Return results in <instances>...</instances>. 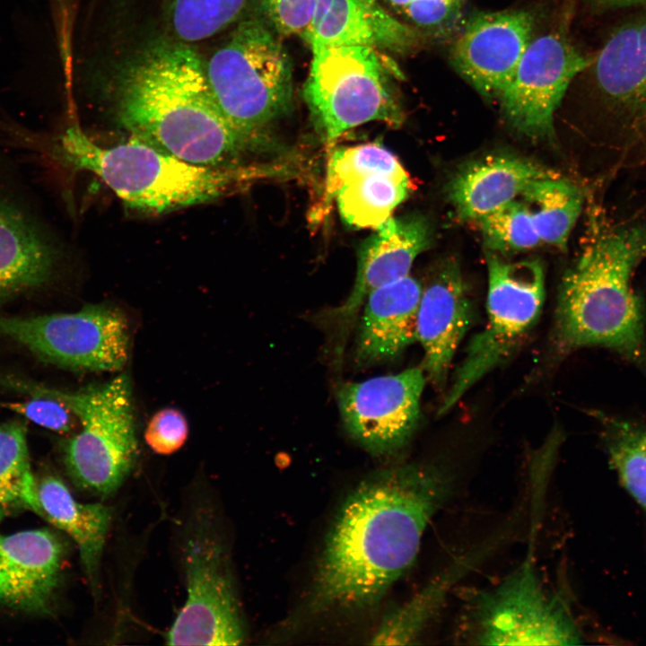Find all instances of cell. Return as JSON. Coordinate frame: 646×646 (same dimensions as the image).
<instances>
[{
    "label": "cell",
    "mask_w": 646,
    "mask_h": 646,
    "mask_svg": "<svg viewBox=\"0 0 646 646\" xmlns=\"http://www.w3.org/2000/svg\"><path fill=\"white\" fill-rule=\"evenodd\" d=\"M451 484L445 471L424 464L389 467L362 480L328 530L309 609L358 611L377 605L414 563Z\"/></svg>",
    "instance_id": "obj_1"
},
{
    "label": "cell",
    "mask_w": 646,
    "mask_h": 646,
    "mask_svg": "<svg viewBox=\"0 0 646 646\" xmlns=\"http://www.w3.org/2000/svg\"><path fill=\"white\" fill-rule=\"evenodd\" d=\"M117 113L131 137L190 163L235 167L250 145L221 113L205 63L183 41L147 44L122 67Z\"/></svg>",
    "instance_id": "obj_2"
},
{
    "label": "cell",
    "mask_w": 646,
    "mask_h": 646,
    "mask_svg": "<svg viewBox=\"0 0 646 646\" xmlns=\"http://www.w3.org/2000/svg\"><path fill=\"white\" fill-rule=\"evenodd\" d=\"M590 223L582 251L560 284L555 345L561 353L601 346L645 365L644 311L632 276L646 257V220L611 224L595 216Z\"/></svg>",
    "instance_id": "obj_3"
},
{
    "label": "cell",
    "mask_w": 646,
    "mask_h": 646,
    "mask_svg": "<svg viewBox=\"0 0 646 646\" xmlns=\"http://www.w3.org/2000/svg\"><path fill=\"white\" fill-rule=\"evenodd\" d=\"M53 153L65 165L95 174L127 206L149 214L215 201L250 172L240 166L190 163L135 137L103 147L77 123L57 136Z\"/></svg>",
    "instance_id": "obj_4"
},
{
    "label": "cell",
    "mask_w": 646,
    "mask_h": 646,
    "mask_svg": "<svg viewBox=\"0 0 646 646\" xmlns=\"http://www.w3.org/2000/svg\"><path fill=\"white\" fill-rule=\"evenodd\" d=\"M213 97L226 121L250 146L292 102L290 58L261 20L241 22L205 63Z\"/></svg>",
    "instance_id": "obj_5"
},
{
    "label": "cell",
    "mask_w": 646,
    "mask_h": 646,
    "mask_svg": "<svg viewBox=\"0 0 646 646\" xmlns=\"http://www.w3.org/2000/svg\"><path fill=\"white\" fill-rule=\"evenodd\" d=\"M40 389L65 404L81 423V431L63 445L65 469L74 484L103 498L115 493L137 455L128 374L76 392Z\"/></svg>",
    "instance_id": "obj_6"
},
{
    "label": "cell",
    "mask_w": 646,
    "mask_h": 646,
    "mask_svg": "<svg viewBox=\"0 0 646 646\" xmlns=\"http://www.w3.org/2000/svg\"><path fill=\"white\" fill-rule=\"evenodd\" d=\"M375 48L340 46L313 52L303 98L316 128L331 141L370 121L398 127L403 112L390 70Z\"/></svg>",
    "instance_id": "obj_7"
},
{
    "label": "cell",
    "mask_w": 646,
    "mask_h": 646,
    "mask_svg": "<svg viewBox=\"0 0 646 646\" xmlns=\"http://www.w3.org/2000/svg\"><path fill=\"white\" fill-rule=\"evenodd\" d=\"M487 322L470 340L438 408L446 414L484 376L505 362L537 322L545 300L543 266L489 254Z\"/></svg>",
    "instance_id": "obj_8"
},
{
    "label": "cell",
    "mask_w": 646,
    "mask_h": 646,
    "mask_svg": "<svg viewBox=\"0 0 646 646\" xmlns=\"http://www.w3.org/2000/svg\"><path fill=\"white\" fill-rule=\"evenodd\" d=\"M228 555L208 516L192 523L183 548L187 600L166 634L170 645H238L244 621Z\"/></svg>",
    "instance_id": "obj_9"
},
{
    "label": "cell",
    "mask_w": 646,
    "mask_h": 646,
    "mask_svg": "<svg viewBox=\"0 0 646 646\" xmlns=\"http://www.w3.org/2000/svg\"><path fill=\"white\" fill-rule=\"evenodd\" d=\"M0 335L43 361L73 370L118 371L129 356L127 319L108 305L34 317L0 315Z\"/></svg>",
    "instance_id": "obj_10"
},
{
    "label": "cell",
    "mask_w": 646,
    "mask_h": 646,
    "mask_svg": "<svg viewBox=\"0 0 646 646\" xmlns=\"http://www.w3.org/2000/svg\"><path fill=\"white\" fill-rule=\"evenodd\" d=\"M471 638L482 645H575L581 633L569 611L549 596L531 557L495 588L477 596Z\"/></svg>",
    "instance_id": "obj_11"
},
{
    "label": "cell",
    "mask_w": 646,
    "mask_h": 646,
    "mask_svg": "<svg viewBox=\"0 0 646 646\" xmlns=\"http://www.w3.org/2000/svg\"><path fill=\"white\" fill-rule=\"evenodd\" d=\"M592 62L559 32L532 39L498 99L504 117L528 136H552L554 114L568 86Z\"/></svg>",
    "instance_id": "obj_12"
},
{
    "label": "cell",
    "mask_w": 646,
    "mask_h": 646,
    "mask_svg": "<svg viewBox=\"0 0 646 646\" xmlns=\"http://www.w3.org/2000/svg\"><path fill=\"white\" fill-rule=\"evenodd\" d=\"M424 384L422 367L344 383L337 403L347 432L375 456L401 450L417 427Z\"/></svg>",
    "instance_id": "obj_13"
},
{
    "label": "cell",
    "mask_w": 646,
    "mask_h": 646,
    "mask_svg": "<svg viewBox=\"0 0 646 646\" xmlns=\"http://www.w3.org/2000/svg\"><path fill=\"white\" fill-rule=\"evenodd\" d=\"M409 177L388 149L371 143L336 149L330 155L326 196L355 228L379 227L409 194Z\"/></svg>",
    "instance_id": "obj_14"
},
{
    "label": "cell",
    "mask_w": 646,
    "mask_h": 646,
    "mask_svg": "<svg viewBox=\"0 0 646 646\" xmlns=\"http://www.w3.org/2000/svg\"><path fill=\"white\" fill-rule=\"evenodd\" d=\"M59 249L29 188L0 160V298L38 288L52 276Z\"/></svg>",
    "instance_id": "obj_15"
},
{
    "label": "cell",
    "mask_w": 646,
    "mask_h": 646,
    "mask_svg": "<svg viewBox=\"0 0 646 646\" xmlns=\"http://www.w3.org/2000/svg\"><path fill=\"white\" fill-rule=\"evenodd\" d=\"M532 14L524 10L481 12L472 15L455 40V70L481 95L499 99L530 43Z\"/></svg>",
    "instance_id": "obj_16"
},
{
    "label": "cell",
    "mask_w": 646,
    "mask_h": 646,
    "mask_svg": "<svg viewBox=\"0 0 646 646\" xmlns=\"http://www.w3.org/2000/svg\"><path fill=\"white\" fill-rule=\"evenodd\" d=\"M591 66L622 139L646 141V6L611 31Z\"/></svg>",
    "instance_id": "obj_17"
},
{
    "label": "cell",
    "mask_w": 646,
    "mask_h": 646,
    "mask_svg": "<svg viewBox=\"0 0 646 646\" xmlns=\"http://www.w3.org/2000/svg\"><path fill=\"white\" fill-rule=\"evenodd\" d=\"M65 555L63 540L48 528L0 533V604L27 613L49 612Z\"/></svg>",
    "instance_id": "obj_18"
},
{
    "label": "cell",
    "mask_w": 646,
    "mask_h": 646,
    "mask_svg": "<svg viewBox=\"0 0 646 646\" xmlns=\"http://www.w3.org/2000/svg\"><path fill=\"white\" fill-rule=\"evenodd\" d=\"M472 319L459 267L445 262L423 288L416 317V341L423 350V370L432 383L447 381L457 348Z\"/></svg>",
    "instance_id": "obj_19"
},
{
    "label": "cell",
    "mask_w": 646,
    "mask_h": 646,
    "mask_svg": "<svg viewBox=\"0 0 646 646\" xmlns=\"http://www.w3.org/2000/svg\"><path fill=\"white\" fill-rule=\"evenodd\" d=\"M428 223L419 215L388 217L359 249L352 292L336 310L345 328L375 289L408 275L416 257L430 244Z\"/></svg>",
    "instance_id": "obj_20"
},
{
    "label": "cell",
    "mask_w": 646,
    "mask_h": 646,
    "mask_svg": "<svg viewBox=\"0 0 646 646\" xmlns=\"http://www.w3.org/2000/svg\"><path fill=\"white\" fill-rule=\"evenodd\" d=\"M312 52L340 46H366L403 53L415 48L419 34L398 22L379 0H318L312 20L301 35Z\"/></svg>",
    "instance_id": "obj_21"
},
{
    "label": "cell",
    "mask_w": 646,
    "mask_h": 646,
    "mask_svg": "<svg viewBox=\"0 0 646 646\" xmlns=\"http://www.w3.org/2000/svg\"><path fill=\"white\" fill-rule=\"evenodd\" d=\"M423 287L410 275L373 290L365 299L354 359L361 366L392 360L416 341Z\"/></svg>",
    "instance_id": "obj_22"
},
{
    "label": "cell",
    "mask_w": 646,
    "mask_h": 646,
    "mask_svg": "<svg viewBox=\"0 0 646 646\" xmlns=\"http://www.w3.org/2000/svg\"><path fill=\"white\" fill-rule=\"evenodd\" d=\"M557 176L527 159L493 155L464 167L453 177L448 194L458 218L478 221L517 199L532 182Z\"/></svg>",
    "instance_id": "obj_23"
},
{
    "label": "cell",
    "mask_w": 646,
    "mask_h": 646,
    "mask_svg": "<svg viewBox=\"0 0 646 646\" xmlns=\"http://www.w3.org/2000/svg\"><path fill=\"white\" fill-rule=\"evenodd\" d=\"M36 494L34 512L74 541L87 578L96 591L111 510L100 503L76 501L63 480L56 475H46L37 480Z\"/></svg>",
    "instance_id": "obj_24"
},
{
    "label": "cell",
    "mask_w": 646,
    "mask_h": 646,
    "mask_svg": "<svg viewBox=\"0 0 646 646\" xmlns=\"http://www.w3.org/2000/svg\"><path fill=\"white\" fill-rule=\"evenodd\" d=\"M541 241L565 249L584 202L574 183L554 178L532 182L520 195Z\"/></svg>",
    "instance_id": "obj_25"
},
{
    "label": "cell",
    "mask_w": 646,
    "mask_h": 646,
    "mask_svg": "<svg viewBox=\"0 0 646 646\" xmlns=\"http://www.w3.org/2000/svg\"><path fill=\"white\" fill-rule=\"evenodd\" d=\"M37 480L31 471L24 422L0 425V520L20 510L34 511Z\"/></svg>",
    "instance_id": "obj_26"
},
{
    "label": "cell",
    "mask_w": 646,
    "mask_h": 646,
    "mask_svg": "<svg viewBox=\"0 0 646 646\" xmlns=\"http://www.w3.org/2000/svg\"><path fill=\"white\" fill-rule=\"evenodd\" d=\"M466 560L446 571L407 602L389 611L382 619L371 644H408L416 639L440 609L456 577L464 573Z\"/></svg>",
    "instance_id": "obj_27"
},
{
    "label": "cell",
    "mask_w": 646,
    "mask_h": 646,
    "mask_svg": "<svg viewBox=\"0 0 646 646\" xmlns=\"http://www.w3.org/2000/svg\"><path fill=\"white\" fill-rule=\"evenodd\" d=\"M247 0H166V13L176 37L193 42L213 36L231 24Z\"/></svg>",
    "instance_id": "obj_28"
},
{
    "label": "cell",
    "mask_w": 646,
    "mask_h": 646,
    "mask_svg": "<svg viewBox=\"0 0 646 646\" xmlns=\"http://www.w3.org/2000/svg\"><path fill=\"white\" fill-rule=\"evenodd\" d=\"M607 423L610 460L626 490L646 510V430L616 419Z\"/></svg>",
    "instance_id": "obj_29"
},
{
    "label": "cell",
    "mask_w": 646,
    "mask_h": 646,
    "mask_svg": "<svg viewBox=\"0 0 646 646\" xmlns=\"http://www.w3.org/2000/svg\"><path fill=\"white\" fill-rule=\"evenodd\" d=\"M485 245L502 253L532 249L541 242L528 208L517 199L478 220Z\"/></svg>",
    "instance_id": "obj_30"
},
{
    "label": "cell",
    "mask_w": 646,
    "mask_h": 646,
    "mask_svg": "<svg viewBox=\"0 0 646 646\" xmlns=\"http://www.w3.org/2000/svg\"><path fill=\"white\" fill-rule=\"evenodd\" d=\"M36 394V397L25 401H0V407L57 432L65 433L74 427L76 416L65 404L39 388Z\"/></svg>",
    "instance_id": "obj_31"
},
{
    "label": "cell",
    "mask_w": 646,
    "mask_h": 646,
    "mask_svg": "<svg viewBox=\"0 0 646 646\" xmlns=\"http://www.w3.org/2000/svg\"><path fill=\"white\" fill-rule=\"evenodd\" d=\"M264 22L276 34H301L309 27L318 0H253Z\"/></svg>",
    "instance_id": "obj_32"
},
{
    "label": "cell",
    "mask_w": 646,
    "mask_h": 646,
    "mask_svg": "<svg viewBox=\"0 0 646 646\" xmlns=\"http://www.w3.org/2000/svg\"><path fill=\"white\" fill-rule=\"evenodd\" d=\"M188 425L185 415L175 408H163L150 420L144 439L151 450L160 455L179 450L187 441Z\"/></svg>",
    "instance_id": "obj_33"
},
{
    "label": "cell",
    "mask_w": 646,
    "mask_h": 646,
    "mask_svg": "<svg viewBox=\"0 0 646 646\" xmlns=\"http://www.w3.org/2000/svg\"><path fill=\"white\" fill-rule=\"evenodd\" d=\"M465 2L466 0H412L404 11L418 27L438 32L454 23Z\"/></svg>",
    "instance_id": "obj_34"
},
{
    "label": "cell",
    "mask_w": 646,
    "mask_h": 646,
    "mask_svg": "<svg viewBox=\"0 0 646 646\" xmlns=\"http://www.w3.org/2000/svg\"><path fill=\"white\" fill-rule=\"evenodd\" d=\"M588 3L604 9H620L627 7H645L646 0H586Z\"/></svg>",
    "instance_id": "obj_35"
},
{
    "label": "cell",
    "mask_w": 646,
    "mask_h": 646,
    "mask_svg": "<svg viewBox=\"0 0 646 646\" xmlns=\"http://www.w3.org/2000/svg\"><path fill=\"white\" fill-rule=\"evenodd\" d=\"M412 0H388V2L396 8L405 9L406 6L411 2Z\"/></svg>",
    "instance_id": "obj_36"
}]
</instances>
